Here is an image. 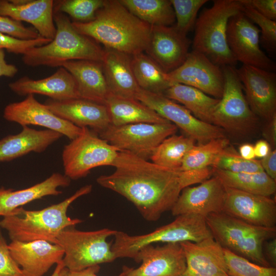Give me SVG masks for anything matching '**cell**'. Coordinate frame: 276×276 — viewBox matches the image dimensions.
<instances>
[{
	"label": "cell",
	"mask_w": 276,
	"mask_h": 276,
	"mask_svg": "<svg viewBox=\"0 0 276 276\" xmlns=\"http://www.w3.org/2000/svg\"><path fill=\"white\" fill-rule=\"evenodd\" d=\"M44 104L58 117L80 128L89 127L97 134L111 124L109 113L105 104L82 98L49 99Z\"/></svg>",
	"instance_id": "22"
},
{
	"label": "cell",
	"mask_w": 276,
	"mask_h": 276,
	"mask_svg": "<svg viewBox=\"0 0 276 276\" xmlns=\"http://www.w3.org/2000/svg\"><path fill=\"white\" fill-rule=\"evenodd\" d=\"M56 28L52 41L34 47L22 55L26 65L61 67L70 61L89 60L101 62L104 50L94 40L78 33L64 14L54 12Z\"/></svg>",
	"instance_id": "4"
},
{
	"label": "cell",
	"mask_w": 276,
	"mask_h": 276,
	"mask_svg": "<svg viewBox=\"0 0 276 276\" xmlns=\"http://www.w3.org/2000/svg\"><path fill=\"white\" fill-rule=\"evenodd\" d=\"M100 269L99 265L91 266L86 269L75 271L63 267L60 271L59 276H99L98 273ZM121 273L116 276H121Z\"/></svg>",
	"instance_id": "47"
},
{
	"label": "cell",
	"mask_w": 276,
	"mask_h": 276,
	"mask_svg": "<svg viewBox=\"0 0 276 276\" xmlns=\"http://www.w3.org/2000/svg\"><path fill=\"white\" fill-rule=\"evenodd\" d=\"M228 147L229 141L225 137L195 145L184 157L180 170H200L214 167Z\"/></svg>",
	"instance_id": "36"
},
{
	"label": "cell",
	"mask_w": 276,
	"mask_h": 276,
	"mask_svg": "<svg viewBox=\"0 0 276 276\" xmlns=\"http://www.w3.org/2000/svg\"><path fill=\"white\" fill-rule=\"evenodd\" d=\"M213 170V175L218 177L226 187L268 197L275 192V180L264 171L236 173L214 168Z\"/></svg>",
	"instance_id": "33"
},
{
	"label": "cell",
	"mask_w": 276,
	"mask_h": 276,
	"mask_svg": "<svg viewBox=\"0 0 276 276\" xmlns=\"http://www.w3.org/2000/svg\"><path fill=\"white\" fill-rule=\"evenodd\" d=\"M260 33L259 28L241 12L229 20L227 44L237 61L270 71L275 66L260 49Z\"/></svg>",
	"instance_id": "13"
},
{
	"label": "cell",
	"mask_w": 276,
	"mask_h": 276,
	"mask_svg": "<svg viewBox=\"0 0 276 276\" xmlns=\"http://www.w3.org/2000/svg\"><path fill=\"white\" fill-rule=\"evenodd\" d=\"M269 124L266 132V136L268 137L270 142L274 145L276 143V114H275L270 120Z\"/></svg>",
	"instance_id": "52"
},
{
	"label": "cell",
	"mask_w": 276,
	"mask_h": 276,
	"mask_svg": "<svg viewBox=\"0 0 276 276\" xmlns=\"http://www.w3.org/2000/svg\"><path fill=\"white\" fill-rule=\"evenodd\" d=\"M62 66L74 77L79 98L105 104L110 92L101 62L72 60L64 63Z\"/></svg>",
	"instance_id": "26"
},
{
	"label": "cell",
	"mask_w": 276,
	"mask_h": 276,
	"mask_svg": "<svg viewBox=\"0 0 276 276\" xmlns=\"http://www.w3.org/2000/svg\"><path fill=\"white\" fill-rule=\"evenodd\" d=\"M195 143L194 139L187 135H172L159 144L150 158L160 166L180 170L184 157Z\"/></svg>",
	"instance_id": "35"
},
{
	"label": "cell",
	"mask_w": 276,
	"mask_h": 276,
	"mask_svg": "<svg viewBox=\"0 0 276 276\" xmlns=\"http://www.w3.org/2000/svg\"><path fill=\"white\" fill-rule=\"evenodd\" d=\"M51 41L41 36L35 39L22 40L0 33V49H6L8 52L16 54L23 55L30 49L46 44Z\"/></svg>",
	"instance_id": "42"
},
{
	"label": "cell",
	"mask_w": 276,
	"mask_h": 276,
	"mask_svg": "<svg viewBox=\"0 0 276 276\" xmlns=\"http://www.w3.org/2000/svg\"><path fill=\"white\" fill-rule=\"evenodd\" d=\"M115 171L97 178L101 186L132 202L143 217L157 221L170 211L183 189L182 171L160 166L127 151H119Z\"/></svg>",
	"instance_id": "1"
},
{
	"label": "cell",
	"mask_w": 276,
	"mask_h": 276,
	"mask_svg": "<svg viewBox=\"0 0 276 276\" xmlns=\"http://www.w3.org/2000/svg\"><path fill=\"white\" fill-rule=\"evenodd\" d=\"M175 16L174 26L178 32L187 36L195 26L200 8L207 0H170Z\"/></svg>",
	"instance_id": "39"
},
{
	"label": "cell",
	"mask_w": 276,
	"mask_h": 276,
	"mask_svg": "<svg viewBox=\"0 0 276 276\" xmlns=\"http://www.w3.org/2000/svg\"><path fill=\"white\" fill-rule=\"evenodd\" d=\"M52 0H0V15L31 24L39 35L53 39L56 28Z\"/></svg>",
	"instance_id": "24"
},
{
	"label": "cell",
	"mask_w": 276,
	"mask_h": 276,
	"mask_svg": "<svg viewBox=\"0 0 276 276\" xmlns=\"http://www.w3.org/2000/svg\"><path fill=\"white\" fill-rule=\"evenodd\" d=\"M229 276H276V268L254 263L231 250L223 248Z\"/></svg>",
	"instance_id": "37"
},
{
	"label": "cell",
	"mask_w": 276,
	"mask_h": 276,
	"mask_svg": "<svg viewBox=\"0 0 276 276\" xmlns=\"http://www.w3.org/2000/svg\"><path fill=\"white\" fill-rule=\"evenodd\" d=\"M177 130V126L170 122L110 124L98 134L119 151H127L148 160L159 144Z\"/></svg>",
	"instance_id": "11"
},
{
	"label": "cell",
	"mask_w": 276,
	"mask_h": 276,
	"mask_svg": "<svg viewBox=\"0 0 276 276\" xmlns=\"http://www.w3.org/2000/svg\"><path fill=\"white\" fill-rule=\"evenodd\" d=\"M105 105L109 113L111 124L113 125L170 123L135 99L123 98L110 94Z\"/></svg>",
	"instance_id": "30"
},
{
	"label": "cell",
	"mask_w": 276,
	"mask_h": 276,
	"mask_svg": "<svg viewBox=\"0 0 276 276\" xmlns=\"http://www.w3.org/2000/svg\"><path fill=\"white\" fill-rule=\"evenodd\" d=\"M72 24L78 33L102 43L106 49L130 56L145 51L151 29L117 0L105 1L93 20Z\"/></svg>",
	"instance_id": "2"
},
{
	"label": "cell",
	"mask_w": 276,
	"mask_h": 276,
	"mask_svg": "<svg viewBox=\"0 0 276 276\" xmlns=\"http://www.w3.org/2000/svg\"><path fill=\"white\" fill-rule=\"evenodd\" d=\"M225 276H229L228 275H225Z\"/></svg>",
	"instance_id": "54"
},
{
	"label": "cell",
	"mask_w": 276,
	"mask_h": 276,
	"mask_svg": "<svg viewBox=\"0 0 276 276\" xmlns=\"http://www.w3.org/2000/svg\"><path fill=\"white\" fill-rule=\"evenodd\" d=\"M186 260L181 276H225L228 275L223 248L213 237L200 242L180 243Z\"/></svg>",
	"instance_id": "23"
},
{
	"label": "cell",
	"mask_w": 276,
	"mask_h": 276,
	"mask_svg": "<svg viewBox=\"0 0 276 276\" xmlns=\"http://www.w3.org/2000/svg\"><path fill=\"white\" fill-rule=\"evenodd\" d=\"M63 267H64V265L62 261L56 264L55 268L51 276H59L60 271Z\"/></svg>",
	"instance_id": "53"
},
{
	"label": "cell",
	"mask_w": 276,
	"mask_h": 276,
	"mask_svg": "<svg viewBox=\"0 0 276 276\" xmlns=\"http://www.w3.org/2000/svg\"><path fill=\"white\" fill-rule=\"evenodd\" d=\"M205 219L213 238L223 248L259 265L270 266L263 245L275 237L276 227L254 225L223 212L211 214Z\"/></svg>",
	"instance_id": "6"
},
{
	"label": "cell",
	"mask_w": 276,
	"mask_h": 276,
	"mask_svg": "<svg viewBox=\"0 0 276 276\" xmlns=\"http://www.w3.org/2000/svg\"><path fill=\"white\" fill-rule=\"evenodd\" d=\"M8 85L13 92L21 96L39 94L55 100L79 98L74 77L62 66L47 78L36 80L26 76Z\"/></svg>",
	"instance_id": "25"
},
{
	"label": "cell",
	"mask_w": 276,
	"mask_h": 276,
	"mask_svg": "<svg viewBox=\"0 0 276 276\" xmlns=\"http://www.w3.org/2000/svg\"><path fill=\"white\" fill-rule=\"evenodd\" d=\"M26 96L21 101L11 103L5 107L3 112L5 120L22 127L30 125L44 127L66 136L71 141L81 133L82 128L55 115L38 102L34 95Z\"/></svg>",
	"instance_id": "16"
},
{
	"label": "cell",
	"mask_w": 276,
	"mask_h": 276,
	"mask_svg": "<svg viewBox=\"0 0 276 276\" xmlns=\"http://www.w3.org/2000/svg\"><path fill=\"white\" fill-rule=\"evenodd\" d=\"M239 0H215L213 6L203 10L195 25L193 51L202 53L215 64L233 66L237 61L227 42L229 19L242 12Z\"/></svg>",
	"instance_id": "5"
},
{
	"label": "cell",
	"mask_w": 276,
	"mask_h": 276,
	"mask_svg": "<svg viewBox=\"0 0 276 276\" xmlns=\"http://www.w3.org/2000/svg\"><path fill=\"white\" fill-rule=\"evenodd\" d=\"M0 276H24L12 257L7 242L0 234Z\"/></svg>",
	"instance_id": "44"
},
{
	"label": "cell",
	"mask_w": 276,
	"mask_h": 276,
	"mask_svg": "<svg viewBox=\"0 0 276 276\" xmlns=\"http://www.w3.org/2000/svg\"><path fill=\"white\" fill-rule=\"evenodd\" d=\"M266 256L274 267L276 265V238H273L265 242ZM269 262V263H270Z\"/></svg>",
	"instance_id": "49"
},
{
	"label": "cell",
	"mask_w": 276,
	"mask_h": 276,
	"mask_svg": "<svg viewBox=\"0 0 276 276\" xmlns=\"http://www.w3.org/2000/svg\"><path fill=\"white\" fill-rule=\"evenodd\" d=\"M120 2L134 15L151 26H171L175 21L170 0H120Z\"/></svg>",
	"instance_id": "34"
},
{
	"label": "cell",
	"mask_w": 276,
	"mask_h": 276,
	"mask_svg": "<svg viewBox=\"0 0 276 276\" xmlns=\"http://www.w3.org/2000/svg\"><path fill=\"white\" fill-rule=\"evenodd\" d=\"M260 161L261 166L270 177L276 180V150H271L267 155Z\"/></svg>",
	"instance_id": "46"
},
{
	"label": "cell",
	"mask_w": 276,
	"mask_h": 276,
	"mask_svg": "<svg viewBox=\"0 0 276 276\" xmlns=\"http://www.w3.org/2000/svg\"><path fill=\"white\" fill-rule=\"evenodd\" d=\"M71 179L59 173H54L44 180L30 187L19 190L0 188V216L13 215L19 208L47 196L62 193L59 187H67Z\"/></svg>",
	"instance_id": "28"
},
{
	"label": "cell",
	"mask_w": 276,
	"mask_h": 276,
	"mask_svg": "<svg viewBox=\"0 0 276 276\" xmlns=\"http://www.w3.org/2000/svg\"><path fill=\"white\" fill-rule=\"evenodd\" d=\"M223 212L254 225L276 227V202L268 196L226 187Z\"/></svg>",
	"instance_id": "19"
},
{
	"label": "cell",
	"mask_w": 276,
	"mask_h": 276,
	"mask_svg": "<svg viewBox=\"0 0 276 276\" xmlns=\"http://www.w3.org/2000/svg\"><path fill=\"white\" fill-rule=\"evenodd\" d=\"M163 94L182 104L198 119L212 124V114L219 99L196 88L180 83H174Z\"/></svg>",
	"instance_id": "31"
},
{
	"label": "cell",
	"mask_w": 276,
	"mask_h": 276,
	"mask_svg": "<svg viewBox=\"0 0 276 276\" xmlns=\"http://www.w3.org/2000/svg\"><path fill=\"white\" fill-rule=\"evenodd\" d=\"M254 147L256 157L262 158L267 155L271 151L269 143L263 140L258 141Z\"/></svg>",
	"instance_id": "50"
},
{
	"label": "cell",
	"mask_w": 276,
	"mask_h": 276,
	"mask_svg": "<svg viewBox=\"0 0 276 276\" xmlns=\"http://www.w3.org/2000/svg\"><path fill=\"white\" fill-rule=\"evenodd\" d=\"M101 62L110 94L136 99L140 88L133 73L131 56L105 48Z\"/></svg>",
	"instance_id": "27"
},
{
	"label": "cell",
	"mask_w": 276,
	"mask_h": 276,
	"mask_svg": "<svg viewBox=\"0 0 276 276\" xmlns=\"http://www.w3.org/2000/svg\"><path fill=\"white\" fill-rule=\"evenodd\" d=\"M213 168L236 173L264 171L260 160L246 159L229 147L219 157Z\"/></svg>",
	"instance_id": "40"
},
{
	"label": "cell",
	"mask_w": 276,
	"mask_h": 276,
	"mask_svg": "<svg viewBox=\"0 0 276 276\" xmlns=\"http://www.w3.org/2000/svg\"><path fill=\"white\" fill-rule=\"evenodd\" d=\"M134 260L142 264L136 268L125 266L121 276H181L186 268L183 251L177 243L146 246Z\"/></svg>",
	"instance_id": "15"
},
{
	"label": "cell",
	"mask_w": 276,
	"mask_h": 276,
	"mask_svg": "<svg viewBox=\"0 0 276 276\" xmlns=\"http://www.w3.org/2000/svg\"><path fill=\"white\" fill-rule=\"evenodd\" d=\"M135 98L165 119L172 122L187 136L198 142V144L225 137L221 128L198 119L185 107L178 104L163 94L140 88Z\"/></svg>",
	"instance_id": "12"
},
{
	"label": "cell",
	"mask_w": 276,
	"mask_h": 276,
	"mask_svg": "<svg viewBox=\"0 0 276 276\" xmlns=\"http://www.w3.org/2000/svg\"><path fill=\"white\" fill-rule=\"evenodd\" d=\"M168 75L173 84L193 87L216 99L222 97L224 84L222 68L202 53L189 52L183 63Z\"/></svg>",
	"instance_id": "14"
},
{
	"label": "cell",
	"mask_w": 276,
	"mask_h": 276,
	"mask_svg": "<svg viewBox=\"0 0 276 276\" xmlns=\"http://www.w3.org/2000/svg\"><path fill=\"white\" fill-rule=\"evenodd\" d=\"M8 246L24 276H43L64 255L60 246L44 240L11 241Z\"/></svg>",
	"instance_id": "21"
},
{
	"label": "cell",
	"mask_w": 276,
	"mask_h": 276,
	"mask_svg": "<svg viewBox=\"0 0 276 276\" xmlns=\"http://www.w3.org/2000/svg\"><path fill=\"white\" fill-rule=\"evenodd\" d=\"M18 72L17 67L8 63L5 60L4 50L0 49V77H14Z\"/></svg>",
	"instance_id": "48"
},
{
	"label": "cell",
	"mask_w": 276,
	"mask_h": 276,
	"mask_svg": "<svg viewBox=\"0 0 276 276\" xmlns=\"http://www.w3.org/2000/svg\"><path fill=\"white\" fill-rule=\"evenodd\" d=\"M242 12L253 23L256 24L261 32V39L269 50L275 51L276 47V22L271 20L253 8L243 6Z\"/></svg>",
	"instance_id": "41"
},
{
	"label": "cell",
	"mask_w": 276,
	"mask_h": 276,
	"mask_svg": "<svg viewBox=\"0 0 276 276\" xmlns=\"http://www.w3.org/2000/svg\"><path fill=\"white\" fill-rule=\"evenodd\" d=\"M243 6H249L264 16L274 21L276 19L275 0H239Z\"/></svg>",
	"instance_id": "45"
},
{
	"label": "cell",
	"mask_w": 276,
	"mask_h": 276,
	"mask_svg": "<svg viewBox=\"0 0 276 276\" xmlns=\"http://www.w3.org/2000/svg\"><path fill=\"white\" fill-rule=\"evenodd\" d=\"M236 72L254 113L270 120L276 114L275 74L244 64Z\"/></svg>",
	"instance_id": "17"
},
{
	"label": "cell",
	"mask_w": 276,
	"mask_h": 276,
	"mask_svg": "<svg viewBox=\"0 0 276 276\" xmlns=\"http://www.w3.org/2000/svg\"><path fill=\"white\" fill-rule=\"evenodd\" d=\"M74 227L64 228L57 238L56 244L64 251L62 262L64 267L78 271L116 259L111 250V243L107 239L114 236L117 231L106 228L81 231Z\"/></svg>",
	"instance_id": "8"
},
{
	"label": "cell",
	"mask_w": 276,
	"mask_h": 276,
	"mask_svg": "<svg viewBox=\"0 0 276 276\" xmlns=\"http://www.w3.org/2000/svg\"><path fill=\"white\" fill-rule=\"evenodd\" d=\"M119 150L88 127L63 147L64 175L71 180L86 176L96 167L112 166Z\"/></svg>",
	"instance_id": "9"
},
{
	"label": "cell",
	"mask_w": 276,
	"mask_h": 276,
	"mask_svg": "<svg viewBox=\"0 0 276 276\" xmlns=\"http://www.w3.org/2000/svg\"><path fill=\"white\" fill-rule=\"evenodd\" d=\"M63 135L50 130H36L22 126L18 133L0 140V162H8L31 152L40 153Z\"/></svg>",
	"instance_id": "29"
},
{
	"label": "cell",
	"mask_w": 276,
	"mask_h": 276,
	"mask_svg": "<svg viewBox=\"0 0 276 276\" xmlns=\"http://www.w3.org/2000/svg\"><path fill=\"white\" fill-rule=\"evenodd\" d=\"M104 0H62L54 2V12L69 15L77 22L93 20L98 10L104 4Z\"/></svg>",
	"instance_id": "38"
},
{
	"label": "cell",
	"mask_w": 276,
	"mask_h": 276,
	"mask_svg": "<svg viewBox=\"0 0 276 276\" xmlns=\"http://www.w3.org/2000/svg\"><path fill=\"white\" fill-rule=\"evenodd\" d=\"M224 88L212 114V124L228 132L245 133L255 125L257 116L250 109L242 84L233 66L222 67Z\"/></svg>",
	"instance_id": "10"
},
{
	"label": "cell",
	"mask_w": 276,
	"mask_h": 276,
	"mask_svg": "<svg viewBox=\"0 0 276 276\" xmlns=\"http://www.w3.org/2000/svg\"><path fill=\"white\" fill-rule=\"evenodd\" d=\"M239 154L243 158L248 159H254L256 157L254 146L250 144H244L239 148Z\"/></svg>",
	"instance_id": "51"
},
{
	"label": "cell",
	"mask_w": 276,
	"mask_h": 276,
	"mask_svg": "<svg viewBox=\"0 0 276 276\" xmlns=\"http://www.w3.org/2000/svg\"><path fill=\"white\" fill-rule=\"evenodd\" d=\"M200 183L182 189L170 210L173 216L194 214L205 218L211 214L223 212L226 187L221 180L213 175Z\"/></svg>",
	"instance_id": "18"
},
{
	"label": "cell",
	"mask_w": 276,
	"mask_h": 276,
	"mask_svg": "<svg viewBox=\"0 0 276 276\" xmlns=\"http://www.w3.org/2000/svg\"><path fill=\"white\" fill-rule=\"evenodd\" d=\"M0 33L22 40L35 39L40 36L35 29L25 27L20 21L2 15Z\"/></svg>",
	"instance_id": "43"
},
{
	"label": "cell",
	"mask_w": 276,
	"mask_h": 276,
	"mask_svg": "<svg viewBox=\"0 0 276 276\" xmlns=\"http://www.w3.org/2000/svg\"><path fill=\"white\" fill-rule=\"evenodd\" d=\"M92 186H84L63 201L43 209L29 211L18 208L13 215L3 217L0 227L6 230L11 241L23 242L44 240L56 244L64 228L75 226L82 220L67 215L69 206L81 196L89 193Z\"/></svg>",
	"instance_id": "3"
},
{
	"label": "cell",
	"mask_w": 276,
	"mask_h": 276,
	"mask_svg": "<svg viewBox=\"0 0 276 276\" xmlns=\"http://www.w3.org/2000/svg\"><path fill=\"white\" fill-rule=\"evenodd\" d=\"M111 249L116 258L135 259L143 247L156 243H180L200 242L212 237L204 217L194 214L176 216L171 223L141 235H129L118 231Z\"/></svg>",
	"instance_id": "7"
},
{
	"label": "cell",
	"mask_w": 276,
	"mask_h": 276,
	"mask_svg": "<svg viewBox=\"0 0 276 276\" xmlns=\"http://www.w3.org/2000/svg\"><path fill=\"white\" fill-rule=\"evenodd\" d=\"M131 65L137 84L142 89L163 94L174 84L168 73L143 52L131 56Z\"/></svg>",
	"instance_id": "32"
},
{
	"label": "cell",
	"mask_w": 276,
	"mask_h": 276,
	"mask_svg": "<svg viewBox=\"0 0 276 276\" xmlns=\"http://www.w3.org/2000/svg\"><path fill=\"white\" fill-rule=\"evenodd\" d=\"M190 41L173 26H151L145 51L165 72L177 68L189 54Z\"/></svg>",
	"instance_id": "20"
}]
</instances>
